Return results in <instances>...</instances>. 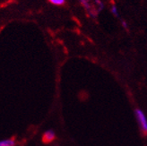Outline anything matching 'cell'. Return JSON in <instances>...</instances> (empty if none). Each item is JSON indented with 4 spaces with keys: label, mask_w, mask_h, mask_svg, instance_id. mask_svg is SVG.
Here are the masks:
<instances>
[{
    "label": "cell",
    "mask_w": 147,
    "mask_h": 146,
    "mask_svg": "<svg viewBox=\"0 0 147 146\" xmlns=\"http://www.w3.org/2000/svg\"><path fill=\"white\" fill-rule=\"evenodd\" d=\"M136 116L138 122V125L140 126V129L142 130V132L146 135H147V118L144 112L141 109H136Z\"/></svg>",
    "instance_id": "1"
},
{
    "label": "cell",
    "mask_w": 147,
    "mask_h": 146,
    "mask_svg": "<svg viewBox=\"0 0 147 146\" xmlns=\"http://www.w3.org/2000/svg\"><path fill=\"white\" fill-rule=\"evenodd\" d=\"M55 140V133L53 130H48L42 135V142L44 143H49Z\"/></svg>",
    "instance_id": "2"
},
{
    "label": "cell",
    "mask_w": 147,
    "mask_h": 146,
    "mask_svg": "<svg viewBox=\"0 0 147 146\" xmlns=\"http://www.w3.org/2000/svg\"><path fill=\"white\" fill-rule=\"evenodd\" d=\"M16 141L14 138H8V139L2 140L0 142V146H16Z\"/></svg>",
    "instance_id": "3"
},
{
    "label": "cell",
    "mask_w": 147,
    "mask_h": 146,
    "mask_svg": "<svg viewBox=\"0 0 147 146\" xmlns=\"http://www.w3.org/2000/svg\"><path fill=\"white\" fill-rule=\"evenodd\" d=\"M49 1L55 5H63L65 2V0H49Z\"/></svg>",
    "instance_id": "4"
},
{
    "label": "cell",
    "mask_w": 147,
    "mask_h": 146,
    "mask_svg": "<svg viewBox=\"0 0 147 146\" xmlns=\"http://www.w3.org/2000/svg\"><path fill=\"white\" fill-rule=\"evenodd\" d=\"M111 12L115 14L116 16H117L119 14H117V7L115 6V5H112V8H111Z\"/></svg>",
    "instance_id": "5"
},
{
    "label": "cell",
    "mask_w": 147,
    "mask_h": 146,
    "mask_svg": "<svg viewBox=\"0 0 147 146\" xmlns=\"http://www.w3.org/2000/svg\"><path fill=\"white\" fill-rule=\"evenodd\" d=\"M122 24H123V26H124L125 28H127V24H126V22L122 21Z\"/></svg>",
    "instance_id": "6"
}]
</instances>
